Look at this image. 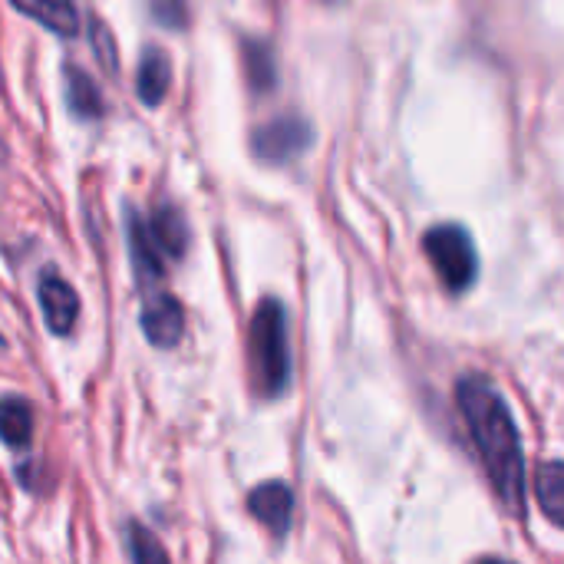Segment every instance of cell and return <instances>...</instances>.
Masks as SVG:
<instances>
[{
    "label": "cell",
    "instance_id": "6da1fadb",
    "mask_svg": "<svg viewBox=\"0 0 564 564\" xmlns=\"http://www.w3.org/2000/svg\"><path fill=\"white\" fill-rule=\"evenodd\" d=\"M456 403L482 456V466L496 486V496L512 516H522L525 512V456H522L519 426L502 393L482 377H463L456 387Z\"/></svg>",
    "mask_w": 564,
    "mask_h": 564
},
{
    "label": "cell",
    "instance_id": "7a4b0ae2",
    "mask_svg": "<svg viewBox=\"0 0 564 564\" xmlns=\"http://www.w3.org/2000/svg\"><path fill=\"white\" fill-rule=\"evenodd\" d=\"M251 377L264 400H278L291 380L288 314L278 297H264L251 317Z\"/></svg>",
    "mask_w": 564,
    "mask_h": 564
},
{
    "label": "cell",
    "instance_id": "3957f363",
    "mask_svg": "<svg viewBox=\"0 0 564 564\" xmlns=\"http://www.w3.org/2000/svg\"><path fill=\"white\" fill-rule=\"evenodd\" d=\"M423 251L433 264V271L440 274V281L446 284V291L463 294L476 284L479 274V258H476V245L473 235L463 225H436L426 231L423 238Z\"/></svg>",
    "mask_w": 564,
    "mask_h": 564
},
{
    "label": "cell",
    "instance_id": "277c9868",
    "mask_svg": "<svg viewBox=\"0 0 564 564\" xmlns=\"http://www.w3.org/2000/svg\"><path fill=\"white\" fill-rule=\"evenodd\" d=\"M314 142V129L307 119H297V116H281V119H271L264 122L254 139H251V149L261 162L268 165H288L294 162L297 155H304Z\"/></svg>",
    "mask_w": 564,
    "mask_h": 564
},
{
    "label": "cell",
    "instance_id": "5b68a950",
    "mask_svg": "<svg viewBox=\"0 0 564 564\" xmlns=\"http://www.w3.org/2000/svg\"><path fill=\"white\" fill-rule=\"evenodd\" d=\"M142 334L152 347H175L185 334V311L165 291H149L142 304Z\"/></svg>",
    "mask_w": 564,
    "mask_h": 564
},
{
    "label": "cell",
    "instance_id": "8992f818",
    "mask_svg": "<svg viewBox=\"0 0 564 564\" xmlns=\"http://www.w3.org/2000/svg\"><path fill=\"white\" fill-rule=\"evenodd\" d=\"M36 297H40V311H43V321L50 327V334L56 337H66L79 317V297L73 291L69 281H63L56 271H46L40 278V288H36Z\"/></svg>",
    "mask_w": 564,
    "mask_h": 564
},
{
    "label": "cell",
    "instance_id": "52a82bcc",
    "mask_svg": "<svg viewBox=\"0 0 564 564\" xmlns=\"http://www.w3.org/2000/svg\"><path fill=\"white\" fill-rule=\"evenodd\" d=\"M248 509L274 539H284L291 532V522H294V492L288 482H278V479L261 482L248 496Z\"/></svg>",
    "mask_w": 564,
    "mask_h": 564
},
{
    "label": "cell",
    "instance_id": "ba28073f",
    "mask_svg": "<svg viewBox=\"0 0 564 564\" xmlns=\"http://www.w3.org/2000/svg\"><path fill=\"white\" fill-rule=\"evenodd\" d=\"M126 225H129V251H132V268H135L139 281H142V284H152V281H159V278H162V261H165V254H162V248H159V241H155L152 228H149V225H145V221H142L135 212H129Z\"/></svg>",
    "mask_w": 564,
    "mask_h": 564
},
{
    "label": "cell",
    "instance_id": "9c48e42d",
    "mask_svg": "<svg viewBox=\"0 0 564 564\" xmlns=\"http://www.w3.org/2000/svg\"><path fill=\"white\" fill-rule=\"evenodd\" d=\"M169 83H172V63L162 50H145L142 59H139V69H135V96L142 106L155 109L162 106L165 93H169Z\"/></svg>",
    "mask_w": 564,
    "mask_h": 564
},
{
    "label": "cell",
    "instance_id": "30bf717a",
    "mask_svg": "<svg viewBox=\"0 0 564 564\" xmlns=\"http://www.w3.org/2000/svg\"><path fill=\"white\" fill-rule=\"evenodd\" d=\"M10 3L56 36L79 33V13H76L73 0H10Z\"/></svg>",
    "mask_w": 564,
    "mask_h": 564
},
{
    "label": "cell",
    "instance_id": "8fae6325",
    "mask_svg": "<svg viewBox=\"0 0 564 564\" xmlns=\"http://www.w3.org/2000/svg\"><path fill=\"white\" fill-rule=\"evenodd\" d=\"M535 502L549 522L564 529V463H542L535 473Z\"/></svg>",
    "mask_w": 564,
    "mask_h": 564
},
{
    "label": "cell",
    "instance_id": "7c38bea8",
    "mask_svg": "<svg viewBox=\"0 0 564 564\" xmlns=\"http://www.w3.org/2000/svg\"><path fill=\"white\" fill-rule=\"evenodd\" d=\"M0 433H3V443H7L10 449L30 446L33 410H30L26 400H20V397H7V400H3V410H0Z\"/></svg>",
    "mask_w": 564,
    "mask_h": 564
},
{
    "label": "cell",
    "instance_id": "4fadbf2b",
    "mask_svg": "<svg viewBox=\"0 0 564 564\" xmlns=\"http://www.w3.org/2000/svg\"><path fill=\"white\" fill-rule=\"evenodd\" d=\"M149 228H152V235H155V241H159L165 258L175 261V258L185 254V221L178 218L175 208H159Z\"/></svg>",
    "mask_w": 564,
    "mask_h": 564
},
{
    "label": "cell",
    "instance_id": "5bb4252c",
    "mask_svg": "<svg viewBox=\"0 0 564 564\" xmlns=\"http://www.w3.org/2000/svg\"><path fill=\"white\" fill-rule=\"evenodd\" d=\"M245 76H248L251 89H258V93L274 89V79H278L274 56L264 43H251V40L245 43Z\"/></svg>",
    "mask_w": 564,
    "mask_h": 564
},
{
    "label": "cell",
    "instance_id": "9a60e30c",
    "mask_svg": "<svg viewBox=\"0 0 564 564\" xmlns=\"http://www.w3.org/2000/svg\"><path fill=\"white\" fill-rule=\"evenodd\" d=\"M66 93H69V106L79 119H96L102 112V96L96 89V83L83 73H69V83H66Z\"/></svg>",
    "mask_w": 564,
    "mask_h": 564
},
{
    "label": "cell",
    "instance_id": "2e32d148",
    "mask_svg": "<svg viewBox=\"0 0 564 564\" xmlns=\"http://www.w3.org/2000/svg\"><path fill=\"white\" fill-rule=\"evenodd\" d=\"M129 555H132V564H169L165 549L142 525H129Z\"/></svg>",
    "mask_w": 564,
    "mask_h": 564
},
{
    "label": "cell",
    "instance_id": "e0dca14e",
    "mask_svg": "<svg viewBox=\"0 0 564 564\" xmlns=\"http://www.w3.org/2000/svg\"><path fill=\"white\" fill-rule=\"evenodd\" d=\"M149 10H152V17H155L165 30H182L185 20H188L185 0H149Z\"/></svg>",
    "mask_w": 564,
    "mask_h": 564
},
{
    "label": "cell",
    "instance_id": "ac0fdd59",
    "mask_svg": "<svg viewBox=\"0 0 564 564\" xmlns=\"http://www.w3.org/2000/svg\"><path fill=\"white\" fill-rule=\"evenodd\" d=\"M479 564H509V562H496V558H486V562H479Z\"/></svg>",
    "mask_w": 564,
    "mask_h": 564
}]
</instances>
